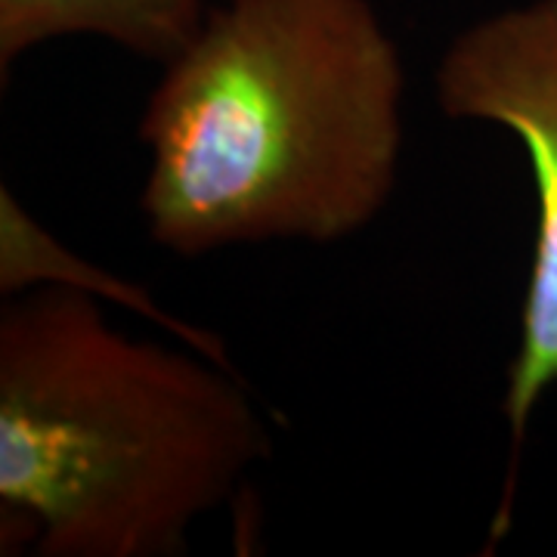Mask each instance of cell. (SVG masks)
I'll return each instance as SVG.
<instances>
[{"instance_id": "cell-1", "label": "cell", "mask_w": 557, "mask_h": 557, "mask_svg": "<svg viewBox=\"0 0 557 557\" xmlns=\"http://www.w3.org/2000/svg\"><path fill=\"white\" fill-rule=\"evenodd\" d=\"M139 119V211L177 258L329 245L394 196L406 72L369 0H220Z\"/></svg>"}, {"instance_id": "cell-4", "label": "cell", "mask_w": 557, "mask_h": 557, "mask_svg": "<svg viewBox=\"0 0 557 557\" xmlns=\"http://www.w3.org/2000/svg\"><path fill=\"white\" fill-rule=\"evenodd\" d=\"M205 0H0V72L57 38H102L152 62H168L196 35Z\"/></svg>"}, {"instance_id": "cell-2", "label": "cell", "mask_w": 557, "mask_h": 557, "mask_svg": "<svg viewBox=\"0 0 557 557\" xmlns=\"http://www.w3.org/2000/svg\"><path fill=\"white\" fill-rule=\"evenodd\" d=\"M270 446L239 375L199 350L127 338L65 285L3 304V552L180 555Z\"/></svg>"}, {"instance_id": "cell-5", "label": "cell", "mask_w": 557, "mask_h": 557, "mask_svg": "<svg viewBox=\"0 0 557 557\" xmlns=\"http://www.w3.org/2000/svg\"><path fill=\"white\" fill-rule=\"evenodd\" d=\"M35 282L65 285V288H75V292L115 300V304L134 310L139 317L152 319L156 325H164L186 347H193L208 359L220 362V366L233 369L226 344L214 332L189 325V322H180L164 307H159L152 300V295L143 292L139 285L115 278L112 273H106V270L87 263L78 255H72L69 248H62L60 242L50 239L38 223L25 214V208L16 201V196L3 186L0 189V292L10 298V295H16V292L35 285Z\"/></svg>"}, {"instance_id": "cell-3", "label": "cell", "mask_w": 557, "mask_h": 557, "mask_svg": "<svg viewBox=\"0 0 557 557\" xmlns=\"http://www.w3.org/2000/svg\"><path fill=\"white\" fill-rule=\"evenodd\" d=\"M434 90L453 121L511 131L536 180V248L502 406L515 456L493 527L496 542L511 523L515 465L530 416L557 384V0H530L468 25L446 47Z\"/></svg>"}]
</instances>
